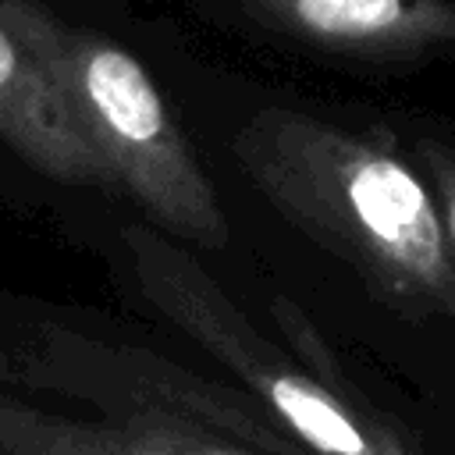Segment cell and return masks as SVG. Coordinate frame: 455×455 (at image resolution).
<instances>
[{"label": "cell", "mask_w": 455, "mask_h": 455, "mask_svg": "<svg viewBox=\"0 0 455 455\" xmlns=\"http://www.w3.org/2000/svg\"><path fill=\"white\" fill-rule=\"evenodd\" d=\"M4 21L39 57L85 139L149 228L199 249L228 245V217L149 71L114 39L60 21L39 0H0Z\"/></svg>", "instance_id": "3"}, {"label": "cell", "mask_w": 455, "mask_h": 455, "mask_svg": "<svg viewBox=\"0 0 455 455\" xmlns=\"http://www.w3.org/2000/svg\"><path fill=\"white\" fill-rule=\"evenodd\" d=\"M0 455H263L203 423L174 416L82 419L0 391Z\"/></svg>", "instance_id": "6"}, {"label": "cell", "mask_w": 455, "mask_h": 455, "mask_svg": "<svg viewBox=\"0 0 455 455\" xmlns=\"http://www.w3.org/2000/svg\"><path fill=\"white\" fill-rule=\"evenodd\" d=\"M249 185L405 316H455V267L427 181L387 146L263 107L231 135Z\"/></svg>", "instance_id": "1"}, {"label": "cell", "mask_w": 455, "mask_h": 455, "mask_svg": "<svg viewBox=\"0 0 455 455\" xmlns=\"http://www.w3.org/2000/svg\"><path fill=\"white\" fill-rule=\"evenodd\" d=\"M419 167L427 171L423 181H427V188L437 203L448 256H451V267H455V153L448 146H437V142H419Z\"/></svg>", "instance_id": "7"}, {"label": "cell", "mask_w": 455, "mask_h": 455, "mask_svg": "<svg viewBox=\"0 0 455 455\" xmlns=\"http://www.w3.org/2000/svg\"><path fill=\"white\" fill-rule=\"evenodd\" d=\"M259 28L316 53L405 64L455 53V0H228Z\"/></svg>", "instance_id": "4"}, {"label": "cell", "mask_w": 455, "mask_h": 455, "mask_svg": "<svg viewBox=\"0 0 455 455\" xmlns=\"http://www.w3.org/2000/svg\"><path fill=\"white\" fill-rule=\"evenodd\" d=\"M121 238L142 299L210 352L313 455H423L387 412L345 380L288 299H274L270 313L291 348L267 338L181 242L149 224H128Z\"/></svg>", "instance_id": "2"}, {"label": "cell", "mask_w": 455, "mask_h": 455, "mask_svg": "<svg viewBox=\"0 0 455 455\" xmlns=\"http://www.w3.org/2000/svg\"><path fill=\"white\" fill-rule=\"evenodd\" d=\"M0 139L60 185L114 188V178L39 57L0 14Z\"/></svg>", "instance_id": "5"}]
</instances>
